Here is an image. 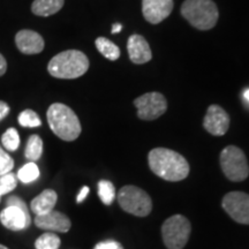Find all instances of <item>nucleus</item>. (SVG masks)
<instances>
[{
  "instance_id": "1",
  "label": "nucleus",
  "mask_w": 249,
  "mask_h": 249,
  "mask_svg": "<svg viewBox=\"0 0 249 249\" xmlns=\"http://www.w3.org/2000/svg\"><path fill=\"white\" fill-rule=\"evenodd\" d=\"M148 161L152 172L166 181H181L189 174V164L186 158L171 149H152L148 155Z\"/></svg>"
},
{
  "instance_id": "2",
  "label": "nucleus",
  "mask_w": 249,
  "mask_h": 249,
  "mask_svg": "<svg viewBox=\"0 0 249 249\" xmlns=\"http://www.w3.org/2000/svg\"><path fill=\"white\" fill-rule=\"evenodd\" d=\"M48 123L50 128L64 141H75L81 134V124L75 112L61 103H54L49 107Z\"/></svg>"
},
{
  "instance_id": "3",
  "label": "nucleus",
  "mask_w": 249,
  "mask_h": 249,
  "mask_svg": "<svg viewBox=\"0 0 249 249\" xmlns=\"http://www.w3.org/2000/svg\"><path fill=\"white\" fill-rule=\"evenodd\" d=\"M89 70V59L83 52L77 50H67L51 59L48 71L57 79H76Z\"/></svg>"
},
{
  "instance_id": "4",
  "label": "nucleus",
  "mask_w": 249,
  "mask_h": 249,
  "mask_svg": "<svg viewBox=\"0 0 249 249\" xmlns=\"http://www.w3.org/2000/svg\"><path fill=\"white\" fill-rule=\"evenodd\" d=\"M181 15L198 30H210L216 26L219 13L213 0H186Z\"/></svg>"
},
{
  "instance_id": "5",
  "label": "nucleus",
  "mask_w": 249,
  "mask_h": 249,
  "mask_svg": "<svg viewBox=\"0 0 249 249\" xmlns=\"http://www.w3.org/2000/svg\"><path fill=\"white\" fill-rule=\"evenodd\" d=\"M220 167L231 181H244L249 176V166L245 152L235 145H229L220 152Z\"/></svg>"
},
{
  "instance_id": "6",
  "label": "nucleus",
  "mask_w": 249,
  "mask_h": 249,
  "mask_svg": "<svg viewBox=\"0 0 249 249\" xmlns=\"http://www.w3.org/2000/svg\"><path fill=\"white\" fill-rule=\"evenodd\" d=\"M118 202L126 213L138 217H147L152 210V202L148 193L133 185L120 189Z\"/></svg>"
},
{
  "instance_id": "7",
  "label": "nucleus",
  "mask_w": 249,
  "mask_h": 249,
  "mask_svg": "<svg viewBox=\"0 0 249 249\" xmlns=\"http://www.w3.org/2000/svg\"><path fill=\"white\" fill-rule=\"evenodd\" d=\"M191 222L182 214L167 218L161 226V236L167 249H182L191 235Z\"/></svg>"
},
{
  "instance_id": "8",
  "label": "nucleus",
  "mask_w": 249,
  "mask_h": 249,
  "mask_svg": "<svg viewBox=\"0 0 249 249\" xmlns=\"http://www.w3.org/2000/svg\"><path fill=\"white\" fill-rule=\"evenodd\" d=\"M138 108V117L141 120H156L166 112V98L160 92H147L134 101Z\"/></svg>"
},
{
  "instance_id": "9",
  "label": "nucleus",
  "mask_w": 249,
  "mask_h": 249,
  "mask_svg": "<svg viewBox=\"0 0 249 249\" xmlns=\"http://www.w3.org/2000/svg\"><path fill=\"white\" fill-rule=\"evenodd\" d=\"M222 207L234 222L249 225V194L247 193H229L224 196Z\"/></svg>"
},
{
  "instance_id": "10",
  "label": "nucleus",
  "mask_w": 249,
  "mask_h": 249,
  "mask_svg": "<svg viewBox=\"0 0 249 249\" xmlns=\"http://www.w3.org/2000/svg\"><path fill=\"white\" fill-rule=\"evenodd\" d=\"M203 127L211 135H225L230 127V116L219 105H210L204 117Z\"/></svg>"
},
{
  "instance_id": "11",
  "label": "nucleus",
  "mask_w": 249,
  "mask_h": 249,
  "mask_svg": "<svg viewBox=\"0 0 249 249\" xmlns=\"http://www.w3.org/2000/svg\"><path fill=\"white\" fill-rule=\"evenodd\" d=\"M0 222L6 229L12 231H22L30 226L31 218L27 207L18 208L11 205L0 213Z\"/></svg>"
},
{
  "instance_id": "12",
  "label": "nucleus",
  "mask_w": 249,
  "mask_h": 249,
  "mask_svg": "<svg viewBox=\"0 0 249 249\" xmlns=\"http://www.w3.org/2000/svg\"><path fill=\"white\" fill-rule=\"evenodd\" d=\"M173 11V0H142V13L151 24H158Z\"/></svg>"
},
{
  "instance_id": "13",
  "label": "nucleus",
  "mask_w": 249,
  "mask_h": 249,
  "mask_svg": "<svg viewBox=\"0 0 249 249\" xmlns=\"http://www.w3.org/2000/svg\"><path fill=\"white\" fill-rule=\"evenodd\" d=\"M35 225L38 229L45 230V231L66 233L70 231L71 223L66 214L52 210L45 214L36 216Z\"/></svg>"
},
{
  "instance_id": "14",
  "label": "nucleus",
  "mask_w": 249,
  "mask_h": 249,
  "mask_svg": "<svg viewBox=\"0 0 249 249\" xmlns=\"http://www.w3.org/2000/svg\"><path fill=\"white\" fill-rule=\"evenodd\" d=\"M18 49L24 54H37L44 50V39L38 33L33 30H21L15 36Z\"/></svg>"
},
{
  "instance_id": "15",
  "label": "nucleus",
  "mask_w": 249,
  "mask_h": 249,
  "mask_svg": "<svg viewBox=\"0 0 249 249\" xmlns=\"http://www.w3.org/2000/svg\"><path fill=\"white\" fill-rule=\"evenodd\" d=\"M127 51L128 57L133 64L142 65L150 61L152 52L147 39L141 35H132L127 42Z\"/></svg>"
},
{
  "instance_id": "16",
  "label": "nucleus",
  "mask_w": 249,
  "mask_h": 249,
  "mask_svg": "<svg viewBox=\"0 0 249 249\" xmlns=\"http://www.w3.org/2000/svg\"><path fill=\"white\" fill-rule=\"evenodd\" d=\"M58 201V195L53 189H45L38 196H36L30 203L31 211L36 214H45L54 209L55 203Z\"/></svg>"
},
{
  "instance_id": "17",
  "label": "nucleus",
  "mask_w": 249,
  "mask_h": 249,
  "mask_svg": "<svg viewBox=\"0 0 249 249\" xmlns=\"http://www.w3.org/2000/svg\"><path fill=\"white\" fill-rule=\"evenodd\" d=\"M65 4V0H35L31 11L37 17H50L58 13Z\"/></svg>"
},
{
  "instance_id": "18",
  "label": "nucleus",
  "mask_w": 249,
  "mask_h": 249,
  "mask_svg": "<svg viewBox=\"0 0 249 249\" xmlns=\"http://www.w3.org/2000/svg\"><path fill=\"white\" fill-rule=\"evenodd\" d=\"M95 45L97 50L99 51V53L102 55H104L105 58L108 59V60H117L120 57V49L114 44L113 42H111L110 39L105 38V37H98L96 39Z\"/></svg>"
},
{
  "instance_id": "19",
  "label": "nucleus",
  "mask_w": 249,
  "mask_h": 249,
  "mask_svg": "<svg viewBox=\"0 0 249 249\" xmlns=\"http://www.w3.org/2000/svg\"><path fill=\"white\" fill-rule=\"evenodd\" d=\"M43 154V141L38 135H31L28 139L26 150H24V156L27 160L30 161H37Z\"/></svg>"
},
{
  "instance_id": "20",
  "label": "nucleus",
  "mask_w": 249,
  "mask_h": 249,
  "mask_svg": "<svg viewBox=\"0 0 249 249\" xmlns=\"http://www.w3.org/2000/svg\"><path fill=\"white\" fill-rule=\"evenodd\" d=\"M17 177L18 179L23 183H30L35 181V180L38 179L39 177L38 166H37L34 161H30V163L23 165V166L18 170Z\"/></svg>"
},
{
  "instance_id": "21",
  "label": "nucleus",
  "mask_w": 249,
  "mask_h": 249,
  "mask_svg": "<svg viewBox=\"0 0 249 249\" xmlns=\"http://www.w3.org/2000/svg\"><path fill=\"white\" fill-rule=\"evenodd\" d=\"M98 196L104 204L110 205L116 198V188L108 180H101L98 182Z\"/></svg>"
},
{
  "instance_id": "22",
  "label": "nucleus",
  "mask_w": 249,
  "mask_h": 249,
  "mask_svg": "<svg viewBox=\"0 0 249 249\" xmlns=\"http://www.w3.org/2000/svg\"><path fill=\"white\" fill-rule=\"evenodd\" d=\"M36 249H59L60 238L52 232H46L37 239L35 242Z\"/></svg>"
},
{
  "instance_id": "23",
  "label": "nucleus",
  "mask_w": 249,
  "mask_h": 249,
  "mask_svg": "<svg viewBox=\"0 0 249 249\" xmlns=\"http://www.w3.org/2000/svg\"><path fill=\"white\" fill-rule=\"evenodd\" d=\"M2 147L8 151H15L20 145V135L15 128H8L1 136Z\"/></svg>"
},
{
  "instance_id": "24",
  "label": "nucleus",
  "mask_w": 249,
  "mask_h": 249,
  "mask_svg": "<svg viewBox=\"0 0 249 249\" xmlns=\"http://www.w3.org/2000/svg\"><path fill=\"white\" fill-rule=\"evenodd\" d=\"M18 124L22 127H29V128H35L42 124L38 114L33 110H24L18 114Z\"/></svg>"
},
{
  "instance_id": "25",
  "label": "nucleus",
  "mask_w": 249,
  "mask_h": 249,
  "mask_svg": "<svg viewBox=\"0 0 249 249\" xmlns=\"http://www.w3.org/2000/svg\"><path fill=\"white\" fill-rule=\"evenodd\" d=\"M18 186L17 174L9 172L0 177V196L13 192Z\"/></svg>"
},
{
  "instance_id": "26",
  "label": "nucleus",
  "mask_w": 249,
  "mask_h": 249,
  "mask_svg": "<svg viewBox=\"0 0 249 249\" xmlns=\"http://www.w3.org/2000/svg\"><path fill=\"white\" fill-rule=\"evenodd\" d=\"M14 167V160L0 147V177L12 172Z\"/></svg>"
},
{
  "instance_id": "27",
  "label": "nucleus",
  "mask_w": 249,
  "mask_h": 249,
  "mask_svg": "<svg viewBox=\"0 0 249 249\" xmlns=\"http://www.w3.org/2000/svg\"><path fill=\"white\" fill-rule=\"evenodd\" d=\"M121 244H119L118 241H114V240H107V241H103V242H99L95 246V248L93 249H118Z\"/></svg>"
},
{
  "instance_id": "28",
  "label": "nucleus",
  "mask_w": 249,
  "mask_h": 249,
  "mask_svg": "<svg viewBox=\"0 0 249 249\" xmlns=\"http://www.w3.org/2000/svg\"><path fill=\"white\" fill-rule=\"evenodd\" d=\"M9 111H11V108H9L7 103H5L4 101H0V121L4 120L5 118L8 116Z\"/></svg>"
},
{
  "instance_id": "29",
  "label": "nucleus",
  "mask_w": 249,
  "mask_h": 249,
  "mask_svg": "<svg viewBox=\"0 0 249 249\" xmlns=\"http://www.w3.org/2000/svg\"><path fill=\"white\" fill-rule=\"evenodd\" d=\"M88 194H89V187L85 186L82 189H81V192L79 193V195H77V198H76L77 203H81V202H82V201H85L87 196H88Z\"/></svg>"
},
{
  "instance_id": "30",
  "label": "nucleus",
  "mask_w": 249,
  "mask_h": 249,
  "mask_svg": "<svg viewBox=\"0 0 249 249\" xmlns=\"http://www.w3.org/2000/svg\"><path fill=\"white\" fill-rule=\"evenodd\" d=\"M6 70H7V62H6L4 55L0 54V76L4 75L6 73Z\"/></svg>"
},
{
  "instance_id": "31",
  "label": "nucleus",
  "mask_w": 249,
  "mask_h": 249,
  "mask_svg": "<svg viewBox=\"0 0 249 249\" xmlns=\"http://www.w3.org/2000/svg\"><path fill=\"white\" fill-rule=\"evenodd\" d=\"M121 30H123V24L114 23L113 26H112V34H118L120 33Z\"/></svg>"
},
{
  "instance_id": "32",
  "label": "nucleus",
  "mask_w": 249,
  "mask_h": 249,
  "mask_svg": "<svg viewBox=\"0 0 249 249\" xmlns=\"http://www.w3.org/2000/svg\"><path fill=\"white\" fill-rule=\"evenodd\" d=\"M244 97L247 99V101L249 102V89L248 90H246L245 91V93H244Z\"/></svg>"
},
{
  "instance_id": "33",
  "label": "nucleus",
  "mask_w": 249,
  "mask_h": 249,
  "mask_svg": "<svg viewBox=\"0 0 249 249\" xmlns=\"http://www.w3.org/2000/svg\"><path fill=\"white\" fill-rule=\"evenodd\" d=\"M0 249H8V248H7V247H5V246L0 245Z\"/></svg>"
},
{
  "instance_id": "34",
  "label": "nucleus",
  "mask_w": 249,
  "mask_h": 249,
  "mask_svg": "<svg viewBox=\"0 0 249 249\" xmlns=\"http://www.w3.org/2000/svg\"><path fill=\"white\" fill-rule=\"evenodd\" d=\"M118 249H124V247H123V245H120L119 247H118Z\"/></svg>"
},
{
  "instance_id": "35",
  "label": "nucleus",
  "mask_w": 249,
  "mask_h": 249,
  "mask_svg": "<svg viewBox=\"0 0 249 249\" xmlns=\"http://www.w3.org/2000/svg\"><path fill=\"white\" fill-rule=\"evenodd\" d=\"M0 202H1V196H0Z\"/></svg>"
}]
</instances>
